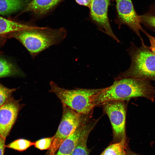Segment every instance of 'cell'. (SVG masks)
Wrapping results in <instances>:
<instances>
[{
	"instance_id": "1",
	"label": "cell",
	"mask_w": 155,
	"mask_h": 155,
	"mask_svg": "<svg viewBox=\"0 0 155 155\" xmlns=\"http://www.w3.org/2000/svg\"><path fill=\"white\" fill-rule=\"evenodd\" d=\"M137 97H144L152 102L154 101L155 89L150 80L117 77L111 85L103 88L96 96L94 104L95 106L109 101L127 100Z\"/></svg>"
},
{
	"instance_id": "2",
	"label": "cell",
	"mask_w": 155,
	"mask_h": 155,
	"mask_svg": "<svg viewBox=\"0 0 155 155\" xmlns=\"http://www.w3.org/2000/svg\"><path fill=\"white\" fill-rule=\"evenodd\" d=\"M11 36L19 41L34 58L42 51L61 43L67 35L64 28L57 29L39 27L12 33Z\"/></svg>"
},
{
	"instance_id": "3",
	"label": "cell",
	"mask_w": 155,
	"mask_h": 155,
	"mask_svg": "<svg viewBox=\"0 0 155 155\" xmlns=\"http://www.w3.org/2000/svg\"><path fill=\"white\" fill-rule=\"evenodd\" d=\"M141 43V46L138 47L131 43L127 50L131 58V65L117 77L141 78L155 82V55L144 42Z\"/></svg>"
},
{
	"instance_id": "4",
	"label": "cell",
	"mask_w": 155,
	"mask_h": 155,
	"mask_svg": "<svg viewBox=\"0 0 155 155\" xmlns=\"http://www.w3.org/2000/svg\"><path fill=\"white\" fill-rule=\"evenodd\" d=\"M50 85L49 92L54 93L62 104L79 113L86 115H88L93 110L96 96L103 88L67 89L60 87L53 81L50 82Z\"/></svg>"
},
{
	"instance_id": "5",
	"label": "cell",
	"mask_w": 155,
	"mask_h": 155,
	"mask_svg": "<svg viewBox=\"0 0 155 155\" xmlns=\"http://www.w3.org/2000/svg\"><path fill=\"white\" fill-rule=\"evenodd\" d=\"M63 108L61 120L55 134L53 136L51 148L52 154L77 128L87 122L88 115L79 113L64 105L63 104Z\"/></svg>"
},
{
	"instance_id": "6",
	"label": "cell",
	"mask_w": 155,
	"mask_h": 155,
	"mask_svg": "<svg viewBox=\"0 0 155 155\" xmlns=\"http://www.w3.org/2000/svg\"><path fill=\"white\" fill-rule=\"evenodd\" d=\"M102 105L111 123L114 140L116 142H119L126 137V112L124 101H109Z\"/></svg>"
},
{
	"instance_id": "7",
	"label": "cell",
	"mask_w": 155,
	"mask_h": 155,
	"mask_svg": "<svg viewBox=\"0 0 155 155\" xmlns=\"http://www.w3.org/2000/svg\"><path fill=\"white\" fill-rule=\"evenodd\" d=\"M117 13L115 23L120 28L123 25L127 26L144 42L140 31L143 29L141 26L140 15L134 8L132 0H115Z\"/></svg>"
},
{
	"instance_id": "8",
	"label": "cell",
	"mask_w": 155,
	"mask_h": 155,
	"mask_svg": "<svg viewBox=\"0 0 155 155\" xmlns=\"http://www.w3.org/2000/svg\"><path fill=\"white\" fill-rule=\"evenodd\" d=\"M112 0H92L89 7L90 17L99 30L119 43L112 30L108 15V5Z\"/></svg>"
},
{
	"instance_id": "9",
	"label": "cell",
	"mask_w": 155,
	"mask_h": 155,
	"mask_svg": "<svg viewBox=\"0 0 155 155\" xmlns=\"http://www.w3.org/2000/svg\"><path fill=\"white\" fill-rule=\"evenodd\" d=\"M22 106L11 97L0 107V135L6 138L8 135Z\"/></svg>"
},
{
	"instance_id": "10",
	"label": "cell",
	"mask_w": 155,
	"mask_h": 155,
	"mask_svg": "<svg viewBox=\"0 0 155 155\" xmlns=\"http://www.w3.org/2000/svg\"><path fill=\"white\" fill-rule=\"evenodd\" d=\"M98 121L88 122L77 128L61 144L56 155H71L83 138L90 133Z\"/></svg>"
},
{
	"instance_id": "11",
	"label": "cell",
	"mask_w": 155,
	"mask_h": 155,
	"mask_svg": "<svg viewBox=\"0 0 155 155\" xmlns=\"http://www.w3.org/2000/svg\"><path fill=\"white\" fill-rule=\"evenodd\" d=\"M62 0H32L26 5L22 13L30 12L37 16L44 15Z\"/></svg>"
},
{
	"instance_id": "12",
	"label": "cell",
	"mask_w": 155,
	"mask_h": 155,
	"mask_svg": "<svg viewBox=\"0 0 155 155\" xmlns=\"http://www.w3.org/2000/svg\"><path fill=\"white\" fill-rule=\"evenodd\" d=\"M38 27L22 24L0 17V34L32 29Z\"/></svg>"
},
{
	"instance_id": "13",
	"label": "cell",
	"mask_w": 155,
	"mask_h": 155,
	"mask_svg": "<svg viewBox=\"0 0 155 155\" xmlns=\"http://www.w3.org/2000/svg\"><path fill=\"white\" fill-rule=\"evenodd\" d=\"M27 3L26 0H0V15H7L22 9Z\"/></svg>"
},
{
	"instance_id": "14",
	"label": "cell",
	"mask_w": 155,
	"mask_h": 155,
	"mask_svg": "<svg viewBox=\"0 0 155 155\" xmlns=\"http://www.w3.org/2000/svg\"><path fill=\"white\" fill-rule=\"evenodd\" d=\"M127 147L125 137L120 141L110 145L100 155H127Z\"/></svg>"
},
{
	"instance_id": "15",
	"label": "cell",
	"mask_w": 155,
	"mask_h": 155,
	"mask_svg": "<svg viewBox=\"0 0 155 155\" xmlns=\"http://www.w3.org/2000/svg\"><path fill=\"white\" fill-rule=\"evenodd\" d=\"M141 24L155 32V2L145 13L140 15Z\"/></svg>"
},
{
	"instance_id": "16",
	"label": "cell",
	"mask_w": 155,
	"mask_h": 155,
	"mask_svg": "<svg viewBox=\"0 0 155 155\" xmlns=\"http://www.w3.org/2000/svg\"><path fill=\"white\" fill-rule=\"evenodd\" d=\"M20 73L15 65L0 57V78L12 76Z\"/></svg>"
},
{
	"instance_id": "17",
	"label": "cell",
	"mask_w": 155,
	"mask_h": 155,
	"mask_svg": "<svg viewBox=\"0 0 155 155\" xmlns=\"http://www.w3.org/2000/svg\"><path fill=\"white\" fill-rule=\"evenodd\" d=\"M34 142L29 140L21 138L16 140L5 145V147L22 152L26 150L30 147L34 145Z\"/></svg>"
},
{
	"instance_id": "18",
	"label": "cell",
	"mask_w": 155,
	"mask_h": 155,
	"mask_svg": "<svg viewBox=\"0 0 155 155\" xmlns=\"http://www.w3.org/2000/svg\"><path fill=\"white\" fill-rule=\"evenodd\" d=\"M90 133L86 134L75 147L71 155H89L90 151L87 143Z\"/></svg>"
},
{
	"instance_id": "19",
	"label": "cell",
	"mask_w": 155,
	"mask_h": 155,
	"mask_svg": "<svg viewBox=\"0 0 155 155\" xmlns=\"http://www.w3.org/2000/svg\"><path fill=\"white\" fill-rule=\"evenodd\" d=\"M16 90L7 88L0 83V107L11 97V94Z\"/></svg>"
},
{
	"instance_id": "20",
	"label": "cell",
	"mask_w": 155,
	"mask_h": 155,
	"mask_svg": "<svg viewBox=\"0 0 155 155\" xmlns=\"http://www.w3.org/2000/svg\"><path fill=\"white\" fill-rule=\"evenodd\" d=\"M53 140V136L43 138L34 142L35 148L40 150H47L51 148Z\"/></svg>"
},
{
	"instance_id": "21",
	"label": "cell",
	"mask_w": 155,
	"mask_h": 155,
	"mask_svg": "<svg viewBox=\"0 0 155 155\" xmlns=\"http://www.w3.org/2000/svg\"><path fill=\"white\" fill-rule=\"evenodd\" d=\"M148 38L150 43V50L155 55V37L151 35L144 29L142 31Z\"/></svg>"
},
{
	"instance_id": "22",
	"label": "cell",
	"mask_w": 155,
	"mask_h": 155,
	"mask_svg": "<svg viewBox=\"0 0 155 155\" xmlns=\"http://www.w3.org/2000/svg\"><path fill=\"white\" fill-rule=\"evenodd\" d=\"M6 138L0 135V155H4Z\"/></svg>"
},
{
	"instance_id": "23",
	"label": "cell",
	"mask_w": 155,
	"mask_h": 155,
	"mask_svg": "<svg viewBox=\"0 0 155 155\" xmlns=\"http://www.w3.org/2000/svg\"><path fill=\"white\" fill-rule=\"evenodd\" d=\"M79 4L89 7L92 0H75Z\"/></svg>"
},
{
	"instance_id": "24",
	"label": "cell",
	"mask_w": 155,
	"mask_h": 155,
	"mask_svg": "<svg viewBox=\"0 0 155 155\" xmlns=\"http://www.w3.org/2000/svg\"><path fill=\"white\" fill-rule=\"evenodd\" d=\"M127 155H140L134 152H133L129 150H127Z\"/></svg>"
}]
</instances>
